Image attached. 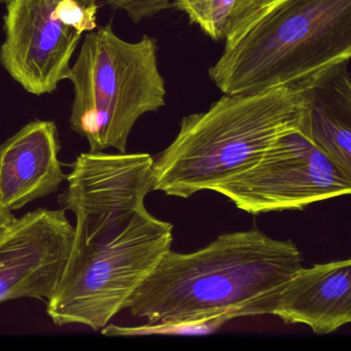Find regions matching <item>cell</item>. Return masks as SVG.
<instances>
[{
  "mask_svg": "<svg viewBox=\"0 0 351 351\" xmlns=\"http://www.w3.org/2000/svg\"><path fill=\"white\" fill-rule=\"evenodd\" d=\"M67 184L58 203L75 215L73 246L47 314L56 326L101 330L171 250L173 226L124 182L87 176Z\"/></svg>",
  "mask_w": 351,
  "mask_h": 351,
  "instance_id": "cell-1",
  "label": "cell"
},
{
  "mask_svg": "<svg viewBox=\"0 0 351 351\" xmlns=\"http://www.w3.org/2000/svg\"><path fill=\"white\" fill-rule=\"evenodd\" d=\"M302 267L291 239L258 229L226 233L195 252L170 250L125 310L149 328L267 315Z\"/></svg>",
  "mask_w": 351,
  "mask_h": 351,
  "instance_id": "cell-2",
  "label": "cell"
},
{
  "mask_svg": "<svg viewBox=\"0 0 351 351\" xmlns=\"http://www.w3.org/2000/svg\"><path fill=\"white\" fill-rule=\"evenodd\" d=\"M313 85L227 95L180 121L171 143L153 157V192L188 199L254 165L281 137L311 138ZM312 139V138H311Z\"/></svg>",
  "mask_w": 351,
  "mask_h": 351,
  "instance_id": "cell-3",
  "label": "cell"
},
{
  "mask_svg": "<svg viewBox=\"0 0 351 351\" xmlns=\"http://www.w3.org/2000/svg\"><path fill=\"white\" fill-rule=\"evenodd\" d=\"M351 58V0H287L208 69L223 94L324 85Z\"/></svg>",
  "mask_w": 351,
  "mask_h": 351,
  "instance_id": "cell-4",
  "label": "cell"
},
{
  "mask_svg": "<svg viewBox=\"0 0 351 351\" xmlns=\"http://www.w3.org/2000/svg\"><path fill=\"white\" fill-rule=\"evenodd\" d=\"M67 80L75 92L71 128L87 139L90 152L127 153L137 121L166 104L157 40L143 36L138 42H126L110 23L86 32Z\"/></svg>",
  "mask_w": 351,
  "mask_h": 351,
  "instance_id": "cell-5",
  "label": "cell"
},
{
  "mask_svg": "<svg viewBox=\"0 0 351 351\" xmlns=\"http://www.w3.org/2000/svg\"><path fill=\"white\" fill-rule=\"evenodd\" d=\"M0 62L24 90L40 96L67 80L84 34L97 28V0H7Z\"/></svg>",
  "mask_w": 351,
  "mask_h": 351,
  "instance_id": "cell-6",
  "label": "cell"
},
{
  "mask_svg": "<svg viewBox=\"0 0 351 351\" xmlns=\"http://www.w3.org/2000/svg\"><path fill=\"white\" fill-rule=\"evenodd\" d=\"M215 192L252 215L304 210L351 193L345 176L307 135L293 132L273 143L247 169L215 186Z\"/></svg>",
  "mask_w": 351,
  "mask_h": 351,
  "instance_id": "cell-7",
  "label": "cell"
},
{
  "mask_svg": "<svg viewBox=\"0 0 351 351\" xmlns=\"http://www.w3.org/2000/svg\"><path fill=\"white\" fill-rule=\"evenodd\" d=\"M73 232L61 208H38L16 217L0 234V304L51 298L71 254Z\"/></svg>",
  "mask_w": 351,
  "mask_h": 351,
  "instance_id": "cell-8",
  "label": "cell"
},
{
  "mask_svg": "<svg viewBox=\"0 0 351 351\" xmlns=\"http://www.w3.org/2000/svg\"><path fill=\"white\" fill-rule=\"evenodd\" d=\"M60 151L53 121H32L0 145V206L13 213L56 193L66 180Z\"/></svg>",
  "mask_w": 351,
  "mask_h": 351,
  "instance_id": "cell-9",
  "label": "cell"
},
{
  "mask_svg": "<svg viewBox=\"0 0 351 351\" xmlns=\"http://www.w3.org/2000/svg\"><path fill=\"white\" fill-rule=\"evenodd\" d=\"M272 315L328 335L351 322V260L300 268L277 298Z\"/></svg>",
  "mask_w": 351,
  "mask_h": 351,
  "instance_id": "cell-10",
  "label": "cell"
},
{
  "mask_svg": "<svg viewBox=\"0 0 351 351\" xmlns=\"http://www.w3.org/2000/svg\"><path fill=\"white\" fill-rule=\"evenodd\" d=\"M332 104L316 91L311 112L312 141L351 178V96L347 71L330 81Z\"/></svg>",
  "mask_w": 351,
  "mask_h": 351,
  "instance_id": "cell-11",
  "label": "cell"
},
{
  "mask_svg": "<svg viewBox=\"0 0 351 351\" xmlns=\"http://www.w3.org/2000/svg\"><path fill=\"white\" fill-rule=\"evenodd\" d=\"M172 8L215 42L225 40L235 0H172Z\"/></svg>",
  "mask_w": 351,
  "mask_h": 351,
  "instance_id": "cell-12",
  "label": "cell"
},
{
  "mask_svg": "<svg viewBox=\"0 0 351 351\" xmlns=\"http://www.w3.org/2000/svg\"><path fill=\"white\" fill-rule=\"evenodd\" d=\"M287 0H235L225 36V49L237 44L267 14Z\"/></svg>",
  "mask_w": 351,
  "mask_h": 351,
  "instance_id": "cell-13",
  "label": "cell"
},
{
  "mask_svg": "<svg viewBox=\"0 0 351 351\" xmlns=\"http://www.w3.org/2000/svg\"><path fill=\"white\" fill-rule=\"evenodd\" d=\"M172 0H106L112 9L125 12L133 23L155 17L161 12L171 9Z\"/></svg>",
  "mask_w": 351,
  "mask_h": 351,
  "instance_id": "cell-14",
  "label": "cell"
},
{
  "mask_svg": "<svg viewBox=\"0 0 351 351\" xmlns=\"http://www.w3.org/2000/svg\"><path fill=\"white\" fill-rule=\"evenodd\" d=\"M15 219L16 217L12 211L5 210L0 206V234L3 233Z\"/></svg>",
  "mask_w": 351,
  "mask_h": 351,
  "instance_id": "cell-15",
  "label": "cell"
},
{
  "mask_svg": "<svg viewBox=\"0 0 351 351\" xmlns=\"http://www.w3.org/2000/svg\"><path fill=\"white\" fill-rule=\"evenodd\" d=\"M5 1H7V0H0V3H5Z\"/></svg>",
  "mask_w": 351,
  "mask_h": 351,
  "instance_id": "cell-16",
  "label": "cell"
}]
</instances>
